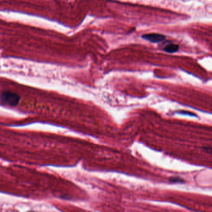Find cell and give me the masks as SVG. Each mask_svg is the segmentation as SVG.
<instances>
[{
    "label": "cell",
    "instance_id": "obj_4",
    "mask_svg": "<svg viewBox=\"0 0 212 212\" xmlns=\"http://www.w3.org/2000/svg\"><path fill=\"white\" fill-rule=\"evenodd\" d=\"M170 182L172 183H184L185 181L179 177H172L169 179Z\"/></svg>",
    "mask_w": 212,
    "mask_h": 212
},
{
    "label": "cell",
    "instance_id": "obj_2",
    "mask_svg": "<svg viewBox=\"0 0 212 212\" xmlns=\"http://www.w3.org/2000/svg\"><path fill=\"white\" fill-rule=\"evenodd\" d=\"M142 38L146 41H149L153 43H158L162 42L165 39V36L160 34L153 33V34H146L142 36Z\"/></svg>",
    "mask_w": 212,
    "mask_h": 212
},
{
    "label": "cell",
    "instance_id": "obj_1",
    "mask_svg": "<svg viewBox=\"0 0 212 212\" xmlns=\"http://www.w3.org/2000/svg\"><path fill=\"white\" fill-rule=\"evenodd\" d=\"M20 100V97L16 93L5 91L3 92L0 96V101L2 105L10 107L16 106Z\"/></svg>",
    "mask_w": 212,
    "mask_h": 212
},
{
    "label": "cell",
    "instance_id": "obj_5",
    "mask_svg": "<svg viewBox=\"0 0 212 212\" xmlns=\"http://www.w3.org/2000/svg\"><path fill=\"white\" fill-rule=\"evenodd\" d=\"M177 113H179V114H182V115H190V116H192V117H196V115L192 112H189V111H185V110H181L179 112H177Z\"/></svg>",
    "mask_w": 212,
    "mask_h": 212
},
{
    "label": "cell",
    "instance_id": "obj_3",
    "mask_svg": "<svg viewBox=\"0 0 212 212\" xmlns=\"http://www.w3.org/2000/svg\"><path fill=\"white\" fill-rule=\"evenodd\" d=\"M179 47L175 44H169L165 46L164 51L168 53H175L179 51Z\"/></svg>",
    "mask_w": 212,
    "mask_h": 212
},
{
    "label": "cell",
    "instance_id": "obj_6",
    "mask_svg": "<svg viewBox=\"0 0 212 212\" xmlns=\"http://www.w3.org/2000/svg\"></svg>",
    "mask_w": 212,
    "mask_h": 212
}]
</instances>
